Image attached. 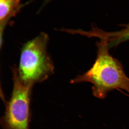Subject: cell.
<instances>
[{"label":"cell","mask_w":129,"mask_h":129,"mask_svg":"<svg viewBox=\"0 0 129 129\" xmlns=\"http://www.w3.org/2000/svg\"><path fill=\"white\" fill-rule=\"evenodd\" d=\"M23 7L21 0H0L1 47L3 42V34L6 26Z\"/></svg>","instance_id":"277c9868"},{"label":"cell","mask_w":129,"mask_h":129,"mask_svg":"<svg viewBox=\"0 0 129 129\" xmlns=\"http://www.w3.org/2000/svg\"><path fill=\"white\" fill-rule=\"evenodd\" d=\"M97 43V56L92 67L85 73L72 80L71 84H92L93 95L104 99L113 90L121 89L129 94V78L120 62L109 52L108 40L100 38Z\"/></svg>","instance_id":"6da1fadb"},{"label":"cell","mask_w":129,"mask_h":129,"mask_svg":"<svg viewBox=\"0 0 129 129\" xmlns=\"http://www.w3.org/2000/svg\"><path fill=\"white\" fill-rule=\"evenodd\" d=\"M48 39L47 35L41 33L23 46L17 70L19 80L25 85L33 86L54 73V65L47 51Z\"/></svg>","instance_id":"7a4b0ae2"},{"label":"cell","mask_w":129,"mask_h":129,"mask_svg":"<svg viewBox=\"0 0 129 129\" xmlns=\"http://www.w3.org/2000/svg\"><path fill=\"white\" fill-rule=\"evenodd\" d=\"M101 35L108 39L109 47L116 46L129 40V23L124 25L123 29L118 31L108 32L102 30Z\"/></svg>","instance_id":"5b68a950"},{"label":"cell","mask_w":129,"mask_h":129,"mask_svg":"<svg viewBox=\"0 0 129 129\" xmlns=\"http://www.w3.org/2000/svg\"><path fill=\"white\" fill-rule=\"evenodd\" d=\"M13 88L11 96L5 101V114L1 118L2 129H30V98L33 86L19 80L17 68H12Z\"/></svg>","instance_id":"3957f363"},{"label":"cell","mask_w":129,"mask_h":129,"mask_svg":"<svg viewBox=\"0 0 129 129\" xmlns=\"http://www.w3.org/2000/svg\"><path fill=\"white\" fill-rule=\"evenodd\" d=\"M35 1V0H29V1H28L27 2L25 3L23 5V7L25 6H27V5L29 4V3H31L33 2L34 1ZM51 1V0H44V4L46 5V3H48V2L50 1Z\"/></svg>","instance_id":"8992f818"}]
</instances>
